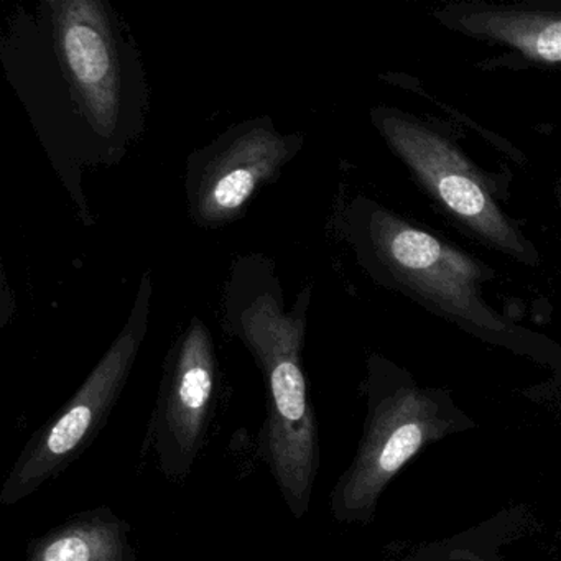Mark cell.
Instances as JSON below:
<instances>
[{
    "mask_svg": "<svg viewBox=\"0 0 561 561\" xmlns=\"http://www.w3.org/2000/svg\"><path fill=\"white\" fill-rule=\"evenodd\" d=\"M15 58L27 60L25 96L54 156L75 162H110L136 139L146 106L133 48L100 2H51L31 34L21 31Z\"/></svg>",
    "mask_w": 561,
    "mask_h": 561,
    "instance_id": "1",
    "label": "cell"
},
{
    "mask_svg": "<svg viewBox=\"0 0 561 561\" xmlns=\"http://www.w3.org/2000/svg\"><path fill=\"white\" fill-rule=\"evenodd\" d=\"M350 236L377 284L466 330L520 337L518 327L485 298V285L495 278L485 262L367 198L351 206Z\"/></svg>",
    "mask_w": 561,
    "mask_h": 561,
    "instance_id": "2",
    "label": "cell"
},
{
    "mask_svg": "<svg viewBox=\"0 0 561 561\" xmlns=\"http://www.w3.org/2000/svg\"><path fill=\"white\" fill-rule=\"evenodd\" d=\"M373 124L416 185L466 234L504 257L538 267L537 245L504 203L512 173L488 172L462 149L451 124L392 106L374 107Z\"/></svg>",
    "mask_w": 561,
    "mask_h": 561,
    "instance_id": "3",
    "label": "cell"
},
{
    "mask_svg": "<svg viewBox=\"0 0 561 561\" xmlns=\"http://www.w3.org/2000/svg\"><path fill=\"white\" fill-rule=\"evenodd\" d=\"M234 331L254 356L267 407L259 455L295 520L310 511L320 469L317 415L308 396L304 351L305 314L285 313L272 294H261L234 317Z\"/></svg>",
    "mask_w": 561,
    "mask_h": 561,
    "instance_id": "4",
    "label": "cell"
},
{
    "mask_svg": "<svg viewBox=\"0 0 561 561\" xmlns=\"http://www.w3.org/2000/svg\"><path fill=\"white\" fill-rule=\"evenodd\" d=\"M149 280L124 330L71 399L25 443L0 488V505L14 507L67 471L100 435L123 396L147 334Z\"/></svg>",
    "mask_w": 561,
    "mask_h": 561,
    "instance_id": "5",
    "label": "cell"
},
{
    "mask_svg": "<svg viewBox=\"0 0 561 561\" xmlns=\"http://www.w3.org/2000/svg\"><path fill=\"white\" fill-rule=\"evenodd\" d=\"M215 400V344L205 324L193 320L170 351L146 436L167 481L180 484L193 471L208 436Z\"/></svg>",
    "mask_w": 561,
    "mask_h": 561,
    "instance_id": "6",
    "label": "cell"
},
{
    "mask_svg": "<svg viewBox=\"0 0 561 561\" xmlns=\"http://www.w3.org/2000/svg\"><path fill=\"white\" fill-rule=\"evenodd\" d=\"M430 18L446 31L501 55L481 68H561V0H455L433 8Z\"/></svg>",
    "mask_w": 561,
    "mask_h": 561,
    "instance_id": "7",
    "label": "cell"
},
{
    "mask_svg": "<svg viewBox=\"0 0 561 561\" xmlns=\"http://www.w3.org/2000/svg\"><path fill=\"white\" fill-rule=\"evenodd\" d=\"M290 156V140L264 123L226 137L199 170L192 198L196 221L211 226L236 218Z\"/></svg>",
    "mask_w": 561,
    "mask_h": 561,
    "instance_id": "8",
    "label": "cell"
},
{
    "mask_svg": "<svg viewBox=\"0 0 561 561\" xmlns=\"http://www.w3.org/2000/svg\"><path fill=\"white\" fill-rule=\"evenodd\" d=\"M133 527L101 505L71 515L28 545L24 561H137Z\"/></svg>",
    "mask_w": 561,
    "mask_h": 561,
    "instance_id": "9",
    "label": "cell"
},
{
    "mask_svg": "<svg viewBox=\"0 0 561 561\" xmlns=\"http://www.w3.org/2000/svg\"><path fill=\"white\" fill-rule=\"evenodd\" d=\"M420 443H422V430L419 426L409 425V423L399 426L396 432L390 433L382 448L374 456L373 472L380 471L389 474L396 471L419 449Z\"/></svg>",
    "mask_w": 561,
    "mask_h": 561,
    "instance_id": "10",
    "label": "cell"
},
{
    "mask_svg": "<svg viewBox=\"0 0 561 561\" xmlns=\"http://www.w3.org/2000/svg\"><path fill=\"white\" fill-rule=\"evenodd\" d=\"M553 193H554V199H557L558 208H560V213H561V176H560V179L557 180V182H554Z\"/></svg>",
    "mask_w": 561,
    "mask_h": 561,
    "instance_id": "11",
    "label": "cell"
}]
</instances>
